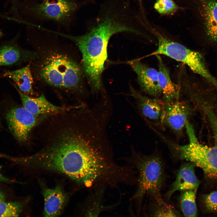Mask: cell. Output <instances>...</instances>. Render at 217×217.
Returning <instances> with one entry per match:
<instances>
[{"label":"cell","instance_id":"obj_9","mask_svg":"<svg viewBox=\"0 0 217 217\" xmlns=\"http://www.w3.org/2000/svg\"><path fill=\"white\" fill-rule=\"evenodd\" d=\"M128 63L137 74L142 91L154 97L158 98L162 95L158 83V70L142 63L138 59L129 61Z\"/></svg>","mask_w":217,"mask_h":217},{"label":"cell","instance_id":"obj_22","mask_svg":"<svg viewBox=\"0 0 217 217\" xmlns=\"http://www.w3.org/2000/svg\"><path fill=\"white\" fill-rule=\"evenodd\" d=\"M7 3L10 6V13L13 15H16L17 13L18 6L22 0H6Z\"/></svg>","mask_w":217,"mask_h":217},{"label":"cell","instance_id":"obj_3","mask_svg":"<svg viewBox=\"0 0 217 217\" xmlns=\"http://www.w3.org/2000/svg\"><path fill=\"white\" fill-rule=\"evenodd\" d=\"M127 159L137 170V190L131 198L140 202L146 195L153 197L160 196V191L165 179V168L162 158L158 154H142L132 149Z\"/></svg>","mask_w":217,"mask_h":217},{"label":"cell","instance_id":"obj_16","mask_svg":"<svg viewBox=\"0 0 217 217\" xmlns=\"http://www.w3.org/2000/svg\"><path fill=\"white\" fill-rule=\"evenodd\" d=\"M196 197V190H189L182 192L179 198V202L181 211L184 216H197Z\"/></svg>","mask_w":217,"mask_h":217},{"label":"cell","instance_id":"obj_23","mask_svg":"<svg viewBox=\"0 0 217 217\" xmlns=\"http://www.w3.org/2000/svg\"><path fill=\"white\" fill-rule=\"evenodd\" d=\"M2 166L0 165V182L7 183H12V181L3 175L1 173Z\"/></svg>","mask_w":217,"mask_h":217},{"label":"cell","instance_id":"obj_7","mask_svg":"<svg viewBox=\"0 0 217 217\" xmlns=\"http://www.w3.org/2000/svg\"><path fill=\"white\" fill-rule=\"evenodd\" d=\"M46 116L35 115L23 107H17L8 111L6 118L13 135L19 141L24 142L28 140L33 128Z\"/></svg>","mask_w":217,"mask_h":217},{"label":"cell","instance_id":"obj_8","mask_svg":"<svg viewBox=\"0 0 217 217\" xmlns=\"http://www.w3.org/2000/svg\"><path fill=\"white\" fill-rule=\"evenodd\" d=\"M206 41L217 45V0H195Z\"/></svg>","mask_w":217,"mask_h":217},{"label":"cell","instance_id":"obj_6","mask_svg":"<svg viewBox=\"0 0 217 217\" xmlns=\"http://www.w3.org/2000/svg\"><path fill=\"white\" fill-rule=\"evenodd\" d=\"M161 123L178 137H181L191 113L188 103L180 99L164 102Z\"/></svg>","mask_w":217,"mask_h":217},{"label":"cell","instance_id":"obj_12","mask_svg":"<svg viewBox=\"0 0 217 217\" xmlns=\"http://www.w3.org/2000/svg\"><path fill=\"white\" fill-rule=\"evenodd\" d=\"M194 166L190 162H185L181 165L174 181L167 193L168 199L178 191L182 192L189 190H196L200 182L196 176Z\"/></svg>","mask_w":217,"mask_h":217},{"label":"cell","instance_id":"obj_1","mask_svg":"<svg viewBox=\"0 0 217 217\" xmlns=\"http://www.w3.org/2000/svg\"><path fill=\"white\" fill-rule=\"evenodd\" d=\"M83 4L77 0H22L18 7V21L34 27L51 21L69 31Z\"/></svg>","mask_w":217,"mask_h":217},{"label":"cell","instance_id":"obj_2","mask_svg":"<svg viewBox=\"0 0 217 217\" xmlns=\"http://www.w3.org/2000/svg\"><path fill=\"white\" fill-rule=\"evenodd\" d=\"M46 53L39 64L41 79L58 89L82 93V68L67 54L55 50H50Z\"/></svg>","mask_w":217,"mask_h":217},{"label":"cell","instance_id":"obj_19","mask_svg":"<svg viewBox=\"0 0 217 217\" xmlns=\"http://www.w3.org/2000/svg\"><path fill=\"white\" fill-rule=\"evenodd\" d=\"M22 204L17 201L0 202V217H17L21 212Z\"/></svg>","mask_w":217,"mask_h":217},{"label":"cell","instance_id":"obj_18","mask_svg":"<svg viewBox=\"0 0 217 217\" xmlns=\"http://www.w3.org/2000/svg\"><path fill=\"white\" fill-rule=\"evenodd\" d=\"M20 50L13 46H6L0 49V66L12 64L21 57Z\"/></svg>","mask_w":217,"mask_h":217},{"label":"cell","instance_id":"obj_26","mask_svg":"<svg viewBox=\"0 0 217 217\" xmlns=\"http://www.w3.org/2000/svg\"><path fill=\"white\" fill-rule=\"evenodd\" d=\"M3 33L2 31L0 30V38L2 36Z\"/></svg>","mask_w":217,"mask_h":217},{"label":"cell","instance_id":"obj_25","mask_svg":"<svg viewBox=\"0 0 217 217\" xmlns=\"http://www.w3.org/2000/svg\"><path fill=\"white\" fill-rule=\"evenodd\" d=\"M6 198L5 194L0 191V202L5 201Z\"/></svg>","mask_w":217,"mask_h":217},{"label":"cell","instance_id":"obj_21","mask_svg":"<svg viewBox=\"0 0 217 217\" xmlns=\"http://www.w3.org/2000/svg\"><path fill=\"white\" fill-rule=\"evenodd\" d=\"M205 203L207 209L211 211H217V191H214L205 197Z\"/></svg>","mask_w":217,"mask_h":217},{"label":"cell","instance_id":"obj_24","mask_svg":"<svg viewBox=\"0 0 217 217\" xmlns=\"http://www.w3.org/2000/svg\"><path fill=\"white\" fill-rule=\"evenodd\" d=\"M212 123L213 126V130L215 134V139L217 142V120L211 119Z\"/></svg>","mask_w":217,"mask_h":217},{"label":"cell","instance_id":"obj_15","mask_svg":"<svg viewBox=\"0 0 217 217\" xmlns=\"http://www.w3.org/2000/svg\"><path fill=\"white\" fill-rule=\"evenodd\" d=\"M30 66L29 63L21 68L7 72L4 74L11 79L21 92L29 96L34 93L33 88V78Z\"/></svg>","mask_w":217,"mask_h":217},{"label":"cell","instance_id":"obj_14","mask_svg":"<svg viewBox=\"0 0 217 217\" xmlns=\"http://www.w3.org/2000/svg\"><path fill=\"white\" fill-rule=\"evenodd\" d=\"M156 56L158 62V83L163 100L167 102L179 99L180 91L178 85L172 81L169 69L160 55Z\"/></svg>","mask_w":217,"mask_h":217},{"label":"cell","instance_id":"obj_20","mask_svg":"<svg viewBox=\"0 0 217 217\" xmlns=\"http://www.w3.org/2000/svg\"><path fill=\"white\" fill-rule=\"evenodd\" d=\"M155 9L162 14H168L178 8L173 0H157L154 5Z\"/></svg>","mask_w":217,"mask_h":217},{"label":"cell","instance_id":"obj_17","mask_svg":"<svg viewBox=\"0 0 217 217\" xmlns=\"http://www.w3.org/2000/svg\"><path fill=\"white\" fill-rule=\"evenodd\" d=\"M155 203L153 206L151 215L153 216L177 217L180 214L171 206L166 203L160 196L153 198Z\"/></svg>","mask_w":217,"mask_h":217},{"label":"cell","instance_id":"obj_5","mask_svg":"<svg viewBox=\"0 0 217 217\" xmlns=\"http://www.w3.org/2000/svg\"><path fill=\"white\" fill-rule=\"evenodd\" d=\"M190 142L180 145L171 144L179 159L201 168L210 178H217V146L209 147L200 143L191 127L187 128Z\"/></svg>","mask_w":217,"mask_h":217},{"label":"cell","instance_id":"obj_10","mask_svg":"<svg viewBox=\"0 0 217 217\" xmlns=\"http://www.w3.org/2000/svg\"><path fill=\"white\" fill-rule=\"evenodd\" d=\"M130 95L134 99L137 108L145 119L152 123H161L165 102L157 97L143 95L130 86Z\"/></svg>","mask_w":217,"mask_h":217},{"label":"cell","instance_id":"obj_11","mask_svg":"<svg viewBox=\"0 0 217 217\" xmlns=\"http://www.w3.org/2000/svg\"><path fill=\"white\" fill-rule=\"evenodd\" d=\"M20 96L23 107L31 113L36 116H46L61 112L73 105L61 106L55 105L49 101L42 94L39 97H33L25 94L16 87Z\"/></svg>","mask_w":217,"mask_h":217},{"label":"cell","instance_id":"obj_4","mask_svg":"<svg viewBox=\"0 0 217 217\" xmlns=\"http://www.w3.org/2000/svg\"><path fill=\"white\" fill-rule=\"evenodd\" d=\"M153 32L157 39L158 47L156 50L146 56L163 55L182 63L195 73L217 88V80L208 69L204 57L200 53L172 41L155 30H153Z\"/></svg>","mask_w":217,"mask_h":217},{"label":"cell","instance_id":"obj_13","mask_svg":"<svg viewBox=\"0 0 217 217\" xmlns=\"http://www.w3.org/2000/svg\"><path fill=\"white\" fill-rule=\"evenodd\" d=\"M43 215L45 217H57L62 212L68 200V197L62 187L57 185L53 188H44Z\"/></svg>","mask_w":217,"mask_h":217},{"label":"cell","instance_id":"obj_27","mask_svg":"<svg viewBox=\"0 0 217 217\" xmlns=\"http://www.w3.org/2000/svg\"><path fill=\"white\" fill-rule=\"evenodd\" d=\"M139 1L140 2V4L141 3V0H139Z\"/></svg>","mask_w":217,"mask_h":217}]
</instances>
